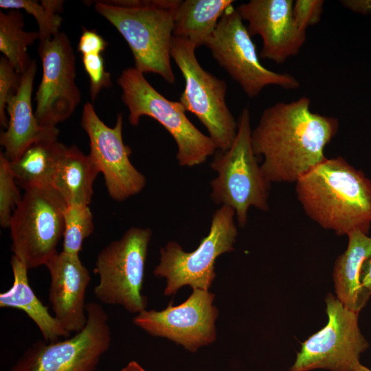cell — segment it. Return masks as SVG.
<instances>
[{
  "instance_id": "6da1fadb",
  "label": "cell",
  "mask_w": 371,
  "mask_h": 371,
  "mask_svg": "<svg viewBox=\"0 0 371 371\" xmlns=\"http://www.w3.org/2000/svg\"><path fill=\"white\" fill-rule=\"evenodd\" d=\"M307 97L279 102L262 112L251 130L255 155L271 182H296L324 159V148L335 136L338 120L311 111Z\"/></svg>"
},
{
  "instance_id": "7a4b0ae2",
  "label": "cell",
  "mask_w": 371,
  "mask_h": 371,
  "mask_svg": "<svg viewBox=\"0 0 371 371\" xmlns=\"http://www.w3.org/2000/svg\"><path fill=\"white\" fill-rule=\"evenodd\" d=\"M305 213L339 236L368 234L371 226V180L341 157L326 159L295 182Z\"/></svg>"
},
{
  "instance_id": "3957f363",
  "label": "cell",
  "mask_w": 371,
  "mask_h": 371,
  "mask_svg": "<svg viewBox=\"0 0 371 371\" xmlns=\"http://www.w3.org/2000/svg\"><path fill=\"white\" fill-rule=\"evenodd\" d=\"M180 0H113L95 1V10L108 21L128 43L134 67L175 82L171 43L174 14Z\"/></svg>"
},
{
  "instance_id": "277c9868",
  "label": "cell",
  "mask_w": 371,
  "mask_h": 371,
  "mask_svg": "<svg viewBox=\"0 0 371 371\" xmlns=\"http://www.w3.org/2000/svg\"><path fill=\"white\" fill-rule=\"evenodd\" d=\"M237 122V133L231 146L226 150H218L210 163V168L217 173L211 181L210 196L214 203L232 208L238 225L244 227L251 207L269 211L271 183L252 148L247 107L242 109Z\"/></svg>"
},
{
  "instance_id": "5b68a950",
  "label": "cell",
  "mask_w": 371,
  "mask_h": 371,
  "mask_svg": "<svg viewBox=\"0 0 371 371\" xmlns=\"http://www.w3.org/2000/svg\"><path fill=\"white\" fill-rule=\"evenodd\" d=\"M122 100L128 110L131 125L137 126L142 116L157 121L172 137L177 146L176 158L181 166L203 164L217 148L213 140L188 118L183 106L159 93L135 67L122 71L117 80Z\"/></svg>"
},
{
  "instance_id": "8992f818",
  "label": "cell",
  "mask_w": 371,
  "mask_h": 371,
  "mask_svg": "<svg viewBox=\"0 0 371 371\" xmlns=\"http://www.w3.org/2000/svg\"><path fill=\"white\" fill-rule=\"evenodd\" d=\"M152 234L150 228L130 227L98 254L93 271L99 283L93 292L100 302L132 313L146 310L148 300L142 291Z\"/></svg>"
},
{
  "instance_id": "52a82bcc",
  "label": "cell",
  "mask_w": 371,
  "mask_h": 371,
  "mask_svg": "<svg viewBox=\"0 0 371 371\" xmlns=\"http://www.w3.org/2000/svg\"><path fill=\"white\" fill-rule=\"evenodd\" d=\"M234 210L221 205L212 215L208 234L198 247L190 252L183 251L176 241H168L160 249L159 263L155 276L165 278L166 296L175 295L179 289L188 285L192 289L208 291L216 278L215 261L223 254L234 250L238 235Z\"/></svg>"
},
{
  "instance_id": "ba28073f",
  "label": "cell",
  "mask_w": 371,
  "mask_h": 371,
  "mask_svg": "<svg viewBox=\"0 0 371 371\" xmlns=\"http://www.w3.org/2000/svg\"><path fill=\"white\" fill-rule=\"evenodd\" d=\"M196 47L188 39L172 37L171 57L185 80L179 102L204 125L217 149L226 150L235 139L238 122L226 104V82L201 66Z\"/></svg>"
},
{
  "instance_id": "9c48e42d",
  "label": "cell",
  "mask_w": 371,
  "mask_h": 371,
  "mask_svg": "<svg viewBox=\"0 0 371 371\" xmlns=\"http://www.w3.org/2000/svg\"><path fill=\"white\" fill-rule=\"evenodd\" d=\"M67 203L53 187L25 190L9 229L13 255L29 269L45 265L63 236Z\"/></svg>"
},
{
  "instance_id": "30bf717a",
  "label": "cell",
  "mask_w": 371,
  "mask_h": 371,
  "mask_svg": "<svg viewBox=\"0 0 371 371\" xmlns=\"http://www.w3.org/2000/svg\"><path fill=\"white\" fill-rule=\"evenodd\" d=\"M87 322L73 337L54 342L38 340L27 348L10 371H94L111 344L105 310L87 303Z\"/></svg>"
},
{
  "instance_id": "8fae6325",
  "label": "cell",
  "mask_w": 371,
  "mask_h": 371,
  "mask_svg": "<svg viewBox=\"0 0 371 371\" xmlns=\"http://www.w3.org/2000/svg\"><path fill=\"white\" fill-rule=\"evenodd\" d=\"M205 46L249 98L258 96L271 85L285 89L300 86L291 74L275 72L262 65L251 36L232 5L223 14Z\"/></svg>"
},
{
  "instance_id": "7c38bea8",
  "label": "cell",
  "mask_w": 371,
  "mask_h": 371,
  "mask_svg": "<svg viewBox=\"0 0 371 371\" xmlns=\"http://www.w3.org/2000/svg\"><path fill=\"white\" fill-rule=\"evenodd\" d=\"M328 322L301 345L289 371H354L369 347L361 333L358 315L331 293L326 298Z\"/></svg>"
},
{
  "instance_id": "4fadbf2b",
  "label": "cell",
  "mask_w": 371,
  "mask_h": 371,
  "mask_svg": "<svg viewBox=\"0 0 371 371\" xmlns=\"http://www.w3.org/2000/svg\"><path fill=\"white\" fill-rule=\"evenodd\" d=\"M80 124L89 140L88 155L102 173L110 197L121 202L142 192L146 179L131 161V148L122 137V114H117L115 126L110 127L87 102L83 106Z\"/></svg>"
},
{
  "instance_id": "5bb4252c",
  "label": "cell",
  "mask_w": 371,
  "mask_h": 371,
  "mask_svg": "<svg viewBox=\"0 0 371 371\" xmlns=\"http://www.w3.org/2000/svg\"><path fill=\"white\" fill-rule=\"evenodd\" d=\"M38 52L43 76L34 98V114L41 125L54 127L72 115L81 100L76 82V56L69 36L62 32L40 41Z\"/></svg>"
},
{
  "instance_id": "9a60e30c",
  "label": "cell",
  "mask_w": 371,
  "mask_h": 371,
  "mask_svg": "<svg viewBox=\"0 0 371 371\" xmlns=\"http://www.w3.org/2000/svg\"><path fill=\"white\" fill-rule=\"evenodd\" d=\"M214 297L208 291L193 289L181 304L170 302L162 311H142L133 324L152 336L167 338L194 352L216 340L218 310L213 305Z\"/></svg>"
},
{
  "instance_id": "2e32d148",
  "label": "cell",
  "mask_w": 371,
  "mask_h": 371,
  "mask_svg": "<svg viewBox=\"0 0 371 371\" xmlns=\"http://www.w3.org/2000/svg\"><path fill=\"white\" fill-rule=\"evenodd\" d=\"M292 0H251L236 9L247 22L250 35L262 41L260 56L282 64L297 55L306 41L293 16Z\"/></svg>"
},
{
  "instance_id": "e0dca14e",
  "label": "cell",
  "mask_w": 371,
  "mask_h": 371,
  "mask_svg": "<svg viewBox=\"0 0 371 371\" xmlns=\"http://www.w3.org/2000/svg\"><path fill=\"white\" fill-rule=\"evenodd\" d=\"M49 272V300L54 317L70 334L87 324L85 294L91 280L80 256L57 252L45 265Z\"/></svg>"
},
{
  "instance_id": "ac0fdd59",
  "label": "cell",
  "mask_w": 371,
  "mask_h": 371,
  "mask_svg": "<svg viewBox=\"0 0 371 371\" xmlns=\"http://www.w3.org/2000/svg\"><path fill=\"white\" fill-rule=\"evenodd\" d=\"M36 70V63L32 60L27 69L22 74L17 93L7 102L8 125L1 132L0 144L10 162L16 161L33 144L57 141L59 135L56 126L41 125L33 111L32 95Z\"/></svg>"
},
{
  "instance_id": "d6986e66",
  "label": "cell",
  "mask_w": 371,
  "mask_h": 371,
  "mask_svg": "<svg viewBox=\"0 0 371 371\" xmlns=\"http://www.w3.org/2000/svg\"><path fill=\"white\" fill-rule=\"evenodd\" d=\"M348 237L347 249L337 258L333 278L337 298L359 314L370 297L361 284V274L363 263L371 257V238L360 231L351 232Z\"/></svg>"
},
{
  "instance_id": "ffe728a7",
  "label": "cell",
  "mask_w": 371,
  "mask_h": 371,
  "mask_svg": "<svg viewBox=\"0 0 371 371\" xmlns=\"http://www.w3.org/2000/svg\"><path fill=\"white\" fill-rule=\"evenodd\" d=\"M14 280L10 289L0 294V307L23 311L40 330L43 340L54 342L68 338L66 331L39 300L31 288L27 277L28 269L16 256L11 258Z\"/></svg>"
},
{
  "instance_id": "44dd1931",
  "label": "cell",
  "mask_w": 371,
  "mask_h": 371,
  "mask_svg": "<svg viewBox=\"0 0 371 371\" xmlns=\"http://www.w3.org/2000/svg\"><path fill=\"white\" fill-rule=\"evenodd\" d=\"M99 173L89 155L83 153L76 145H65L53 188L67 205H89L93 196V183Z\"/></svg>"
},
{
  "instance_id": "7402d4cb",
  "label": "cell",
  "mask_w": 371,
  "mask_h": 371,
  "mask_svg": "<svg viewBox=\"0 0 371 371\" xmlns=\"http://www.w3.org/2000/svg\"><path fill=\"white\" fill-rule=\"evenodd\" d=\"M232 0L181 1L174 14V37L188 39L196 47L205 45Z\"/></svg>"
},
{
  "instance_id": "603a6c76",
  "label": "cell",
  "mask_w": 371,
  "mask_h": 371,
  "mask_svg": "<svg viewBox=\"0 0 371 371\" xmlns=\"http://www.w3.org/2000/svg\"><path fill=\"white\" fill-rule=\"evenodd\" d=\"M65 146L58 140L31 146L16 161H10L16 181L24 190L53 187Z\"/></svg>"
},
{
  "instance_id": "cb8c5ba5",
  "label": "cell",
  "mask_w": 371,
  "mask_h": 371,
  "mask_svg": "<svg viewBox=\"0 0 371 371\" xmlns=\"http://www.w3.org/2000/svg\"><path fill=\"white\" fill-rule=\"evenodd\" d=\"M24 20L19 10L0 12V51L21 74L28 68L32 60L27 47L38 39V32H27Z\"/></svg>"
},
{
  "instance_id": "d4e9b609",
  "label": "cell",
  "mask_w": 371,
  "mask_h": 371,
  "mask_svg": "<svg viewBox=\"0 0 371 371\" xmlns=\"http://www.w3.org/2000/svg\"><path fill=\"white\" fill-rule=\"evenodd\" d=\"M60 0H1L0 8L9 10H24L33 16L38 27L39 41L50 40L60 31L63 10Z\"/></svg>"
},
{
  "instance_id": "484cf974",
  "label": "cell",
  "mask_w": 371,
  "mask_h": 371,
  "mask_svg": "<svg viewBox=\"0 0 371 371\" xmlns=\"http://www.w3.org/2000/svg\"><path fill=\"white\" fill-rule=\"evenodd\" d=\"M63 252L80 256L85 240L94 229L89 205H67L64 214Z\"/></svg>"
},
{
  "instance_id": "4316f807",
  "label": "cell",
  "mask_w": 371,
  "mask_h": 371,
  "mask_svg": "<svg viewBox=\"0 0 371 371\" xmlns=\"http://www.w3.org/2000/svg\"><path fill=\"white\" fill-rule=\"evenodd\" d=\"M10 161L0 153V225L9 228L12 213L22 196L16 184Z\"/></svg>"
},
{
  "instance_id": "83f0119b",
  "label": "cell",
  "mask_w": 371,
  "mask_h": 371,
  "mask_svg": "<svg viewBox=\"0 0 371 371\" xmlns=\"http://www.w3.org/2000/svg\"><path fill=\"white\" fill-rule=\"evenodd\" d=\"M22 74H19L8 60L1 56L0 58V122L5 129L8 125L6 114L8 100L15 95L21 85Z\"/></svg>"
},
{
  "instance_id": "f1b7e54d",
  "label": "cell",
  "mask_w": 371,
  "mask_h": 371,
  "mask_svg": "<svg viewBox=\"0 0 371 371\" xmlns=\"http://www.w3.org/2000/svg\"><path fill=\"white\" fill-rule=\"evenodd\" d=\"M82 64L90 82V95L94 101L99 93L112 86L111 75L104 69L102 54L82 55Z\"/></svg>"
},
{
  "instance_id": "f546056e",
  "label": "cell",
  "mask_w": 371,
  "mask_h": 371,
  "mask_svg": "<svg viewBox=\"0 0 371 371\" xmlns=\"http://www.w3.org/2000/svg\"><path fill=\"white\" fill-rule=\"evenodd\" d=\"M322 0H297L293 6V16L298 28L306 32V29L317 24L323 12Z\"/></svg>"
},
{
  "instance_id": "4dcf8cb0",
  "label": "cell",
  "mask_w": 371,
  "mask_h": 371,
  "mask_svg": "<svg viewBox=\"0 0 371 371\" xmlns=\"http://www.w3.org/2000/svg\"><path fill=\"white\" fill-rule=\"evenodd\" d=\"M107 45V42L95 30L85 29L80 37L78 50L82 55L102 54Z\"/></svg>"
},
{
  "instance_id": "1f68e13d",
  "label": "cell",
  "mask_w": 371,
  "mask_h": 371,
  "mask_svg": "<svg viewBox=\"0 0 371 371\" xmlns=\"http://www.w3.org/2000/svg\"><path fill=\"white\" fill-rule=\"evenodd\" d=\"M340 2L345 8L355 12L371 14V0H346Z\"/></svg>"
},
{
  "instance_id": "d6a6232c",
  "label": "cell",
  "mask_w": 371,
  "mask_h": 371,
  "mask_svg": "<svg viewBox=\"0 0 371 371\" xmlns=\"http://www.w3.org/2000/svg\"><path fill=\"white\" fill-rule=\"evenodd\" d=\"M361 281L362 285L368 291L371 297V257L363 265Z\"/></svg>"
},
{
  "instance_id": "836d02e7",
  "label": "cell",
  "mask_w": 371,
  "mask_h": 371,
  "mask_svg": "<svg viewBox=\"0 0 371 371\" xmlns=\"http://www.w3.org/2000/svg\"><path fill=\"white\" fill-rule=\"evenodd\" d=\"M120 371H146L136 361H131Z\"/></svg>"
},
{
  "instance_id": "e575fe53",
  "label": "cell",
  "mask_w": 371,
  "mask_h": 371,
  "mask_svg": "<svg viewBox=\"0 0 371 371\" xmlns=\"http://www.w3.org/2000/svg\"><path fill=\"white\" fill-rule=\"evenodd\" d=\"M354 371H371V370L359 363L355 367Z\"/></svg>"
}]
</instances>
